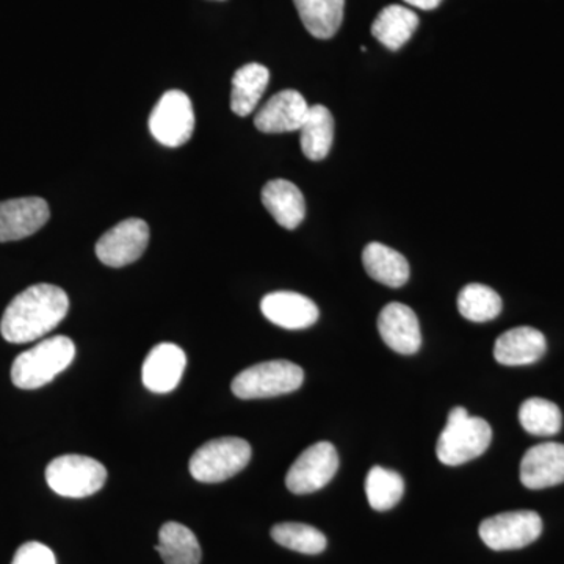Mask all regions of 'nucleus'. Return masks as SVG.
<instances>
[{
    "label": "nucleus",
    "mask_w": 564,
    "mask_h": 564,
    "mask_svg": "<svg viewBox=\"0 0 564 564\" xmlns=\"http://www.w3.org/2000/svg\"><path fill=\"white\" fill-rule=\"evenodd\" d=\"M491 440V425L485 419L470 417L466 408L456 406L437 440V459L445 466H462L484 455Z\"/></svg>",
    "instance_id": "7ed1b4c3"
},
{
    "label": "nucleus",
    "mask_w": 564,
    "mask_h": 564,
    "mask_svg": "<svg viewBox=\"0 0 564 564\" xmlns=\"http://www.w3.org/2000/svg\"><path fill=\"white\" fill-rule=\"evenodd\" d=\"M272 538L282 547L306 555L322 554L328 544L321 530L313 525L300 524V522H282L274 525Z\"/></svg>",
    "instance_id": "cd10ccee"
},
{
    "label": "nucleus",
    "mask_w": 564,
    "mask_h": 564,
    "mask_svg": "<svg viewBox=\"0 0 564 564\" xmlns=\"http://www.w3.org/2000/svg\"><path fill=\"white\" fill-rule=\"evenodd\" d=\"M544 334L532 326H518L499 336L494 345V358L502 366H529L543 358Z\"/></svg>",
    "instance_id": "f3484780"
},
{
    "label": "nucleus",
    "mask_w": 564,
    "mask_h": 564,
    "mask_svg": "<svg viewBox=\"0 0 564 564\" xmlns=\"http://www.w3.org/2000/svg\"><path fill=\"white\" fill-rule=\"evenodd\" d=\"M404 2L408 6L415 7V9L429 11L437 9L443 0H404Z\"/></svg>",
    "instance_id": "c756f323"
},
{
    "label": "nucleus",
    "mask_w": 564,
    "mask_h": 564,
    "mask_svg": "<svg viewBox=\"0 0 564 564\" xmlns=\"http://www.w3.org/2000/svg\"><path fill=\"white\" fill-rule=\"evenodd\" d=\"M150 243V226L140 218H129L109 229L96 243V256L107 267L121 269L139 261Z\"/></svg>",
    "instance_id": "9d476101"
},
{
    "label": "nucleus",
    "mask_w": 564,
    "mask_h": 564,
    "mask_svg": "<svg viewBox=\"0 0 564 564\" xmlns=\"http://www.w3.org/2000/svg\"><path fill=\"white\" fill-rule=\"evenodd\" d=\"M306 31L318 40L336 35L344 21L345 0H293Z\"/></svg>",
    "instance_id": "4be33fe9"
},
{
    "label": "nucleus",
    "mask_w": 564,
    "mask_h": 564,
    "mask_svg": "<svg viewBox=\"0 0 564 564\" xmlns=\"http://www.w3.org/2000/svg\"><path fill=\"white\" fill-rule=\"evenodd\" d=\"M261 311L267 321L285 329H306L318 321L313 300L296 292H273L263 296Z\"/></svg>",
    "instance_id": "4468645a"
},
{
    "label": "nucleus",
    "mask_w": 564,
    "mask_h": 564,
    "mask_svg": "<svg viewBox=\"0 0 564 564\" xmlns=\"http://www.w3.org/2000/svg\"><path fill=\"white\" fill-rule=\"evenodd\" d=\"M250 459L251 445L242 437H218L193 454L191 474L202 484H221L242 473Z\"/></svg>",
    "instance_id": "20e7f679"
},
{
    "label": "nucleus",
    "mask_w": 564,
    "mask_h": 564,
    "mask_svg": "<svg viewBox=\"0 0 564 564\" xmlns=\"http://www.w3.org/2000/svg\"><path fill=\"white\" fill-rule=\"evenodd\" d=\"M76 356V345L66 336L41 340L31 350L21 352L11 367V381L17 388L32 391L50 384L68 369Z\"/></svg>",
    "instance_id": "f03ea898"
},
{
    "label": "nucleus",
    "mask_w": 564,
    "mask_h": 564,
    "mask_svg": "<svg viewBox=\"0 0 564 564\" xmlns=\"http://www.w3.org/2000/svg\"><path fill=\"white\" fill-rule=\"evenodd\" d=\"M492 551H516L534 543L543 533V521L534 511H510L485 519L478 529Z\"/></svg>",
    "instance_id": "6e6552de"
},
{
    "label": "nucleus",
    "mask_w": 564,
    "mask_h": 564,
    "mask_svg": "<svg viewBox=\"0 0 564 564\" xmlns=\"http://www.w3.org/2000/svg\"><path fill=\"white\" fill-rule=\"evenodd\" d=\"M362 263L372 280L388 288H403L410 280V263L406 258L383 243L367 245L362 251Z\"/></svg>",
    "instance_id": "6ab92c4d"
},
{
    "label": "nucleus",
    "mask_w": 564,
    "mask_h": 564,
    "mask_svg": "<svg viewBox=\"0 0 564 564\" xmlns=\"http://www.w3.org/2000/svg\"><path fill=\"white\" fill-rule=\"evenodd\" d=\"M521 481L529 489H545L564 484V444L543 443L525 452Z\"/></svg>",
    "instance_id": "2eb2a0df"
},
{
    "label": "nucleus",
    "mask_w": 564,
    "mask_h": 564,
    "mask_svg": "<svg viewBox=\"0 0 564 564\" xmlns=\"http://www.w3.org/2000/svg\"><path fill=\"white\" fill-rule=\"evenodd\" d=\"M154 549L165 564L202 563L203 552L198 538L180 522H166L162 525L159 530V544Z\"/></svg>",
    "instance_id": "aec40b11"
},
{
    "label": "nucleus",
    "mask_w": 564,
    "mask_h": 564,
    "mask_svg": "<svg viewBox=\"0 0 564 564\" xmlns=\"http://www.w3.org/2000/svg\"><path fill=\"white\" fill-rule=\"evenodd\" d=\"M339 469V455L332 443L311 445L285 475L289 491L304 496L325 488Z\"/></svg>",
    "instance_id": "1a4fd4ad"
},
{
    "label": "nucleus",
    "mask_w": 564,
    "mask_h": 564,
    "mask_svg": "<svg viewBox=\"0 0 564 564\" xmlns=\"http://www.w3.org/2000/svg\"><path fill=\"white\" fill-rule=\"evenodd\" d=\"M334 141V118L325 106H313L307 111L302 129L300 144L303 154L310 161L321 162L332 151Z\"/></svg>",
    "instance_id": "b1692460"
},
{
    "label": "nucleus",
    "mask_w": 564,
    "mask_h": 564,
    "mask_svg": "<svg viewBox=\"0 0 564 564\" xmlns=\"http://www.w3.org/2000/svg\"><path fill=\"white\" fill-rule=\"evenodd\" d=\"M46 481L58 496L84 499L101 491L107 481V469L90 456L63 455L47 466Z\"/></svg>",
    "instance_id": "423d86ee"
},
{
    "label": "nucleus",
    "mask_w": 564,
    "mask_h": 564,
    "mask_svg": "<svg viewBox=\"0 0 564 564\" xmlns=\"http://www.w3.org/2000/svg\"><path fill=\"white\" fill-rule=\"evenodd\" d=\"M262 204L278 225L291 231L302 225L306 215L303 193L291 181L267 182L262 188Z\"/></svg>",
    "instance_id": "a211bd4d"
},
{
    "label": "nucleus",
    "mask_w": 564,
    "mask_h": 564,
    "mask_svg": "<svg viewBox=\"0 0 564 564\" xmlns=\"http://www.w3.org/2000/svg\"><path fill=\"white\" fill-rule=\"evenodd\" d=\"M307 111L310 106L302 93L282 90L263 104L256 113L254 124L263 133L295 132L302 129Z\"/></svg>",
    "instance_id": "f8f14e48"
},
{
    "label": "nucleus",
    "mask_w": 564,
    "mask_h": 564,
    "mask_svg": "<svg viewBox=\"0 0 564 564\" xmlns=\"http://www.w3.org/2000/svg\"><path fill=\"white\" fill-rule=\"evenodd\" d=\"M304 381L302 367L291 361L256 364L234 378V395L242 400L272 399L299 391Z\"/></svg>",
    "instance_id": "39448f33"
},
{
    "label": "nucleus",
    "mask_w": 564,
    "mask_h": 564,
    "mask_svg": "<svg viewBox=\"0 0 564 564\" xmlns=\"http://www.w3.org/2000/svg\"><path fill=\"white\" fill-rule=\"evenodd\" d=\"M519 422L533 436H555L563 425V415L554 402L545 399H529L519 408Z\"/></svg>",
    "instance_id": "bb28decb"
},
{
    "label": "nucleus",
    "mask_w": 564,
    "mask_h": 564,
    "mask_svg": "<svg viewBox=\"0 0 564 564\" xmlns=\"http://www.w3.org/2000/svg\"><path fill=\"white\" fill-rule=\"evenodd\" d=\"M270 80V70L261 63H248L232 77L231 109L239 117H248L261 101Z\"/></svg>",
    "instance_id": "412c9836"
},
{
    "label": "nucleus",
    "mask_w": 564,
    "mask_h": 564,
    "mask_svg": "<svg viewBox=\"0 0 564 564\" xmlns=\"http://www.w3.org/2000/svg\"><path fill=\"white\" fill-rule=\"evenodd\" d=\"M152 137L166 148H180L195 131V110L191 98L181 90H170L159 99L150 117Z\"/></svg>",
    "instance_id": "0eeeda50"
},
{
    "label": "nucleus",
    "mask_w": 564,
    "mask_h": 564,
    "mask_svg": "<svg viewBox=\"0 0 564 564\" xmlns=\"http://www.w3.org/2000/svg\"><path fill=\"white\" fill-rule=\"evenodd\" d=\"M378 332L384 344L400 355H414L421 348V323L406 304L389 303L378 317Z\"/></svg>",
    "instance_id": "ddd939ff"
},
{
    "label": "nucleus",
    "mask_w": 564,
    "mask_h": 564,
    "mask_svg": "<svg viewBox=\"0 0 564 564\" xmlns=\"http://www.w3.org/2000/svg\"><path fill=\"white\" fill-rule=\"evenodd\" d=\"M69 299L63 289L36 284L14 296L3 313L0 333L11 344H28L50 334L66 317Z\"/></svg>",
    "instance_id": "f257e3e1"
},
{
    "label": "nucleus",
    "mask_w": 564,
    "mask_h": 564,
    "mask_svg": "<svg viewBox=\"0 0 564 564\" xmlns=\"http://www.w3.org/2000/svg\"><path fill=\"white\" fill-rule=\"evenodd\" d=\"M50 217V206L39 196L0 203V243L28 239L39 232Z\"/></svg>",
    "instance_id": "9b49d317"
},
{
    "label": "nucleus",
    "mask_w": 564,
    "mask_h": 564,
    "mask_svg": "<svg viewBox=\"0 0 564 564\" xmlns=\"http://www.w3.org/2000/svg\"><path fill=\"white\" fill-rule=\"evenodd\" d=\"M502 299L499 293L484 284H469L459 292L458 311L466 321L474 323L491 322L502 313Z\"/></svg>",
    "instance_id": "393cba45"
},
{
    "label": "nucleus",
    "mask_w": 564,
    "mask_h": 564,
    "mask_svg": "<svg viewBox=\"0 0 564 564\" xmlns=\"http://www.w3.org/2000/svg\"><path fill=\"white\" fill-rule=\"evenodd\" d=\"M404 481L395 470L375 466L366 478V496L370 507L377 511H388L402 500Z\"/></svg>",
    "instance_id": "a878e982"
},
{
    "label": "nucleus",
    "mask_w": 564,
    "mask_h": 564,
    "mask_svg": "<svg viewBox=\"0 0 564 564\" xmlns=\"http://www.w3.org/2000/svg\"><path fill=\"white\" fill-rule=\"evenodd\" d=\"M419 28V17L402 6H389L373 21L372 35L391 51L402 50Z\"/></svg>",
    "instance_id": "5701e85b"
},
{
    "label": "nucleus",
    "mask_w": 564,
    "mask_h": 564,
    "mask_svg": "<svg viewBox=\"0 0 564 564\" xmlns=\"http://www.w3.org/2000/svg\"><path fill=\"white\" fill-rule=\"evenodd\" d=\"M11 564H57V560L47 545L31 541L18 549Z\"/></svg>",
    "instance_id": "c85d7f7f"
},
{
    "label": "nucleus",
    "mask_w": 564,
    "mask_h": 564,
    "mask_svg": "<svg viewBox=\"0 0 564 564\" xmlns=\"http://www.w3.org/2000/svg\"><path fill=\"white\" fill-rule=\"evenodd\" d=\"M187 366L184 350L174 344H161L152 348L143 362V384L154 393H169L181 383Z\"/></svg>",
    "instance_id": "dca6fc26"
}]
</instances>
